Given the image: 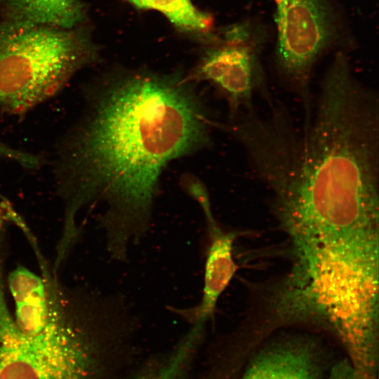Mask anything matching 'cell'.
I'll return each instance as SVG.
<instances>
[{
    "label": "cell",
    "mask_w": 379,
    "mask_h": 379,
    "mask_svg": "<svg viewBox=\"0 0 379 379\" xmlns=\"http://www.w3.org/2000/svg\"><path fill=\"white\" fill-rule=\"evenodd\" d=\"M79 117L57 141L51 161L70 213L102 201L112 258L149 230L163 171L173 160L211 146L213 119L187 74L120 69L82 90Z\"/></svg>",
    "instance_id": "cell-1"
},
{
    "label": "cell",
    "mask_w": 379,
    "mask_h": 379,
    "mask_svg": "<svg viewBox=\"0 0 379 379\" xmlns=\"http://www.w3.org/2000/svg\"><path fill=\"white\" fill-rule=\"evenodd\" d=\"M133 337L120 318L81 312L69 325L0 321V379H107L131 355Z\"/></svg>",
    "instance_id": "cell-2"
},
{
    "label": "cell",
    "mask_w": 379,
    "mask_h": 379,
    "mask_svg": "<svg viewBox=\"0 0 379 379\" xmlns=\"http://www.w3.org/2000/svg\"><path fill=\"white\" fill-rule=\"evenodd\" d=\"M101 60L87 22L62 28L0 20V114L23 117L58 95L73 77Z\"/></svg>",
    "instance_id": "cell-3"
},
{
    "label": "cell",
    "mask_w": 379,
    "mask_h": 379,
    "mask_svg": "<svg viewBox=\"0 0 379 379\" xmlns=\"http://www.w3.org/2000/svg\"><path fill=\"white\" fill-rule=\"evenodd\" d=\"M278 67L310 115L309 79L317 57L334 38L333 13L324 0H274Z\"/></svg>",
    "instance_id": "cell-4"
},
{
    "label": "cell",
    "mask_w": 379,
    "mask_h": 379,
    "mask_svg": "<svg viewBox=\"0 0 379 379\" xmlns=\"http://www.w3.org/2000/svg\"><path fill=\"white\" fill-rule=\"evenodd\" d=\"M189 79L208 82L227 102L230 119L251 109L260 74L250 29L242 24L215 32L192 70Z\"/></svg>",
    "instance_id": "cell-5"
},
{
    "label": "cell",
    "mask_w": 379,
    "mask_h": 379,
    "mask_svg": "<svg viewBox=\"0 0 379 379\" xmlns=\"http://www.w3.org/2000/svg\"><path fill=\"white\" fill-rule=\"evenodd\" d=\"M338 360L317 335L274 331L250 354L237 378L326 379Z\"/></svg>",
    "instance_id": "cell-6"
},
{
    "label": "cell",
    "mask_w": 379,
    "mask_h": 379,
    "mask_svg": "<svg viewBox=\"0 0 379 379\" xmlns=\"http://www.w3.org/2000/svg\"><path fill=\"white\" fill-rule=\"evenodd\" d=\"M180 182L184 191L199 204L204 217V287L201 299L196 305L183 309L171 307L169 310L191 325L206 324L214 319L218 299L237 271L233 249L239 232L224 229L215 218L208 190L201 180L192 174H184Z\"/></svg>",
    "instance_id": "cell-7"
},
{
    "label": "cell",
    "mask_w": 379,
    "mask_h": 379,
    "mask_svg": "<svg viewBox=\"0 0 379 379\" xmlns=\"http://www.w3.org/2000/svg\"><path fill=\"white\" fill-rule=\"evenodd\" d=\"M206 326L192 325L171 349L149 357L124 379H190L205 340Z\"/></svg>",
    "instance_id": "cell-8"
},
{
    "label": "cell",
    "mask_w": 379,
    "mask_h": 379,
    "mask_svg": "<svg viewBox=\"0 0 379 379\" xmlns=\"http://www.w3.org/2000/svg\"><path fill=\"white\" fill-rule=\"evenodd\" d=\"M5 17L62 28L87 22V6L81 0H0Z\"/></svg>",
    "instance_id": "cell-9"
},
{
    "label": "cell",
    "mask_w": 379,
    "mask_h": 379,
    "mask_svg": "<svg viewBox=\"0 0 379 379\" xmlns=\"http://www.w3.org/2000/svg\"><path fill=\"white\" fill-rule=\"evenodd\" d=\"M138 9L161 13L182 34L205 44L215 34L211 17L197 8L191 0H126Z\"/></svg>",
    "instance_id": "cell-10"
},
{
    "label": "cell",
    "mask_w": 379,
    "mask_h": 379,
    "mask_svg": "<svg viewBox=\"0 0 379 379\" xmlns=\"http://www.w3.org/2000/svg\"><path fill=\"white\" fill-rule=\"evenodd\" d=\"M0 160L8 161L27 170H36L45 164V158L37 154L13 147L0 140Z\"/></svg>",
    "instance_id": "cell-11"
}]
</instances>
